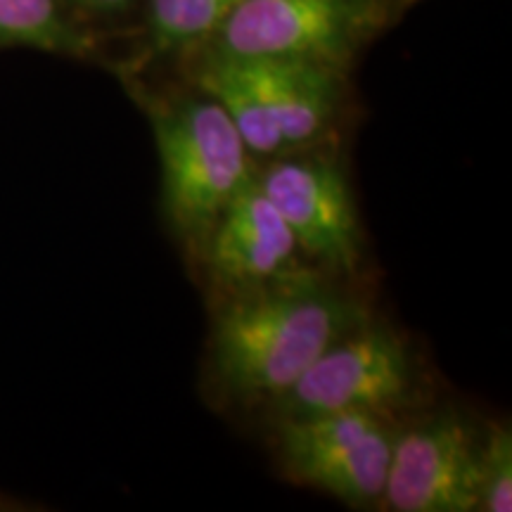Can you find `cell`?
I'll use <instances>...</instances> for the list:
<instances>
[{
    "mask_svg": "<svg viewBox=\"0 0 512 512\" xmlns=\"http://www.w3.org/2000/svg\"><path fill=\"white\" fill-rule=\"evenodd\" d=\"M368 320L356 299L316 275L230 294L216 316L211 366L240 399H280L330 344Z\"/></svg>",
    "mask_w": 512,
    "mask_h": 512,
    "instance_id": "obj_1",
    "label": "cell"
},
{
    "mask_svg": "<svg viewBox=\"0 0 512 512\" xmlns=\"http://www.w3.org/2000/svg\"><path fill=\"white\" fill-rule=\"evenodd\" d=\"M152 131L164 211L178 238L202 256L223 211L254 181L252 152L209 95L157 105Z\"/></svg>",
    "mask_w": 512,
    "mask_h": 512,
    "instance_id": "obj_2",
    "label": "cell"
},
{
    "mask_svg": "<svg viewBox=\"0 0 512 512\" xmlns=\"http://www.w3.org/2000/svg\"><path fill=\"white\" fill-rule=\"evenodd\" d=\"M413 377L403 339L368 318L330 344L275 401L283 418L347 411L389 418L411 399Z\"/></svg>",
    "mask_w": 512,
    "mask_h": 512,
    "instance_id": "obj_3",
    "label": "cell"
},
{
    "mask_svg": "<svg viewBox=\"0 0 512 512\" xmlns=\"http://www.w3.org/2000/svg\"><path fill=\"white\" fill-rule=\"evenodd\" d=\"M392 446L389 418L361 411L283 418L278 437L287 475L363 508L382 503Z\"/></svg>",
    "mask_w": 512,
    "mask_h": 512,
    "instance_id": "obj_4",
    "label": "cell"
},
{
    "mask_svg": "<svg viewBox=\"0 0 512 512\" xmlns=\"http://www.w3.org/2000/svg\"><path fill=\"white\" fill-rule=\"evenodd\" d=\"M254 181L278 209L304 256L330 273H354L363 233L347 176L332 159L287 157L254 171Z\"/></svg>",
    "mask_w": 512,
    "mask_h": 512,
    "instance_id": "obj_5",
    "label": "cell"
},
{
    "mask_svg": "<svg viewBox=\"0 0 512 512\" xmlns=\"http://www.w3.org/2000/svg\"><path fill=\"white\" fill-rule=\"evenodd\" d=\"M363 24V0H240L209 43L230 57H299L335 69Z\"/></svg>",
    "mask_w": 512,
    "mask_h": 512,
    "instance_id": "obj_6",
    "label": "cell"
},
{
    "mask_svg": "<svg viewBox=\"0 0 512 512\" xmlns=\"http://www.w3.org/2000/svg\"><path fill=\"white\" fill-rule=\"evenodd\" d=\"M475 430L458 413H437L394 434L382 503L394 512L477 510Z\"/></svg>",
    "mask_w": 512,
    "mask_h": 512,
    "instance_id": "obj_7",
    "label": "cell"
},
{
    "mask_svg": "<svg viewBox=\"0 0 512 512\" xmlns=\"http://www.w3.org/2000/svg\"><path fill=\"white\" fill-rule=\"evenodd\" d=\"M216 287L242 294L306 275L302 249L256 181L228 204L204 247Z\"/></svg>",
    "mask_w": 512,
    "mask_h": 512,
    "instance_id": "obj_8",
    "label": "cell"
},
{
    "mask_svg": "<svg viewBox=\"0 0 512 512\" xmlns=\"http://www.w3.org/2000/svg\"><path fill=\"white\" fill-rule=\"evenodd\" d=\"M266 95L285 150L309 145L328 131L337 105L335 69L299 57H245Z\"/></svg>",
    "mask_w": 512,
    "mask_h": 512,
    "instance_id": "obj_9",
    "label": "cell"
},
{
    "mask_svg": "<svg viewBox=\"0 0 512 512\" xmlns=\"http://www.w3.org/2000/svg\"><path fill=\"white\" fill-rule=\"evenodd\" d=\"M197 81L202 93L223 107L252 155L273 157L285 152L283 133L245 57L209 53Z\"/></svg>",
    "mask_w": 512,
    "mask_h": 512,
    "instance_id": "obj_10",
    "label": "cell"
},
{
    "mask_svg": "<svg viewBox=\"0 0 512 512\" xmlns=\"http://www.w3.org/2000/svg\"><path fill=\"white\" fill-rule=\"evenodd\" d=\"M0 48L88 57L93 41L64 15L60 0H0Z\"/></svg>",
    "mask_w": 512,
    "mask_h": 512,
    "instance_id": "obj_11",
    "label": "cell"
},
{
    "mask_svg": "<svg viewBox=\"0 0 512 512\" xmlns=\"http://www.w3.org/2000/svg\"><path fill=\"white\" fill-rule=\"evenodd\" d=\"M240 0H150V34L159 53L209 43Z\"/></svg>",
    "mask_w": 512,
    "mask_h": 512,
    "instance_id": "obj_12",
    "label": "cell"
},
{
    "mask_svg": "<svg viewBox=\"0 0 512 512\" xmlns=\"http://www.w3.org/2000/svg\"><path fill=\"white\" fill-rule=\"evenodd\" d=\"M477 510H512V432L508 425L489 427L477 453Z\"/></svg>",
    "mask_w": 512,
    "mask_h": 512,
    "instance_id": "obj_13",
    "label": "cell"
},
{
    "mask_svg": "<svg viewBox=\"0 0 512 512\" xmlns=\"http://www.w3.org/2000/svg\"><path fill=\"white\" fill-rule=\"evenodd\" d=\"M72 3L83 10L98 12V15H110V12L126 10L133 0H72Z\"/></svg>",
    "mask_w": 512,
    "mask_h": 512,
    "instance_id": "obj_14",
    "label": "cell"
}]
</instances>
